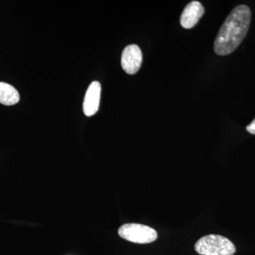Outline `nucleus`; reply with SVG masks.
Returning <instances> with one entry per match:
<instances>
[{
	"label": "nucleus",
	"mask_w": 255,
	"mask_h": 255,
	"mask_svg": "<svg viewBox=\"0 0 255 255\" xmlns=\"http://www.w3.org/2000/svg\"><path fill=\"white\" fill-rule=\"evenodd\" d=\"M251 10L246 5L236 6L220 28L214 43V50L219 55H228L239 46L249 30Z\"/></svg>",
	"instance_id": "f257e3e1"
},
{
	"label": "nucleus",
	"mask_w": 255,
	"mask_h": 255,
	"mask_svg": "<svg viewBox=\"0 0 255 255\" xmlns=\"http://www.w3.org/2000/svg\"><path fill=\"white\" fill-rule=\"evenodd\" d=\"M195 251L201 255H233L236 248L228 238L219 235H209L196 242Z\"/></svg>",
	"instance_id": "f03ea898"
},
{
	"label": "nucleus",
	"mask_w": 255,
	"mask_h": 255,
	"mask_svg": "<svg viewBox=\"0 0 255 255\" xmlns=\"http://www.w3.org/2000/svg\"><path fill=\"white\" fill-rule=\"evenodd\" d=\"M119 235L124 239L138 244H147L156 241L157 233L153 228L137 224L127 223L119 229Z\"/></svg>",
	"instance_id": "7ed1b4c3"
},
{
	"label": "nucleus",
	"mask_w": 255,
	"mask_h": 255,
	"mask_svg": "<svg viewBox=\"0 0 255 255\" xmlns=\"http://www.w3.org/2000/svg\"><path fill=\"white\" fill-rule=\"evenodd\" d=\"M142 54L141 50L135 44L129 45L124 48L122 55V66L126 73L133 75L141 66Z\"/></svg>",
	"instance_id": "20e7f679"
},
{
	"label": "nucleus",
	"mask_w": 255,
	"mask_h": 255,
	"mask_svg": "<svg viewBox=\"0 0 255 255\" xmlns=\"http://www.w3.org/2000/svg\"><path fill=\"white\" fill-rule=\"evenodd\" d=\"M102 87L100 82L95 81L87 89L84 99L83 112L87 117L95 115L99 110Z\"/></svg>",
	"instance_id": "39448f33"
},
{
	"label": "nucleus",
	"mask_w": 255,
	"mask_h": 255,
	"mask_svg": "<svg viewBox=\"0 0 255 255\" xmlns=\"http://www.w3.org/2000/svg\"><path fill=\"white\" fill-rule=\"evenodd\" d=\"M204 14V6L199 1H191L184 8L181 15V25L185 28L194 27Z\"/></svg>",
	"instance_id": "423d86ee"
},
{
	"label": "nucleus",
	"mask_w": 255,
	"mask_h": 255,
	"mask_svg": "<svg viewBox=\"0 0 255 255\" xmlns=\"http://www.w3.org/2000/svg\"><path fill=\"white\" fill-rule=\"evenodd\" d=\"M20 100L19 94L12 85L0 82V103L5 106H12Z\"/></svg>",
	"instance_id": "0eeeda50"
},
{
	"label": "nucleus",
	"mask_w": 255,
	"mask_h": 255,
	"mask_svg": "<svg viewBox=\"0 0 255 255\" xmlns=\"http://www.w3.org/2000/svg\"><path fill=\"white\" fill-rule=\"evenodd\" d=\"M247 130L250 132V133L255 135V119L253 121V122L250 125H248L246 128Z\"/></svg>",
	"instance_id": "6e6552de"
}]
</instances>
